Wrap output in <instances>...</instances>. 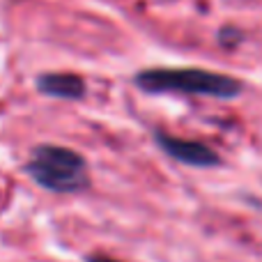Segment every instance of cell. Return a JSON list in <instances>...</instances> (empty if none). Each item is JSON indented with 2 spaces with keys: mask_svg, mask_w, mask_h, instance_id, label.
Wrapping results in <instances>:
<instances>
[{
  "mask_svg": "<svg viewBox=\"0 0 262 262\" xmlns=\"http://www.w3.org/2000/svg\"><path fill=\"white\" fill-rule=\"evenodd\" d=\"M136 85L147 92H184L230 99L242 92V83L205 69H145L136 76Z\"/></svg>",
  "mask_w": 262,
  "mask_h": 262,
  "instance_id": "1",
  "label": "cell"
},
{
  "mask_svg": "<svg viewBox=\"0 0 262 262\" xmlns=\"http://www.w3.org/2000/svg\"><path fill=\"white\" fill-rule=\"evenodd\" d=\"M28 172L39 186L55 193H74L88 186L85 159L58 145H39L28 161Z\"/></svg>",
  "mask_w": 262,
  "mask_h": 262,
  "instance_id": "2",
  "label": "cell"
},
{
  "mask_svg": "<svg viewBox=\"0 0 262 262\" xmlns=\"http://www.w3.org/2000/svg\"><path fill=\"white\" fill-rule=\"evenodd\" d=\"M157 140L172 159L182 163H189V166H216L219 163L216 152L198 140H182L166 134H157Z\"/></svg>",
  "mask_w": 262,
  "mask_h": 262,
  "instance_id": "3",
  "label": "cell"
},
{
  "mask_svg": "<svg viewBox=\"0 0 262 262\" xmlns=\"http://www.w3.org/2000/svg\"><path fill=\"white\" fill-rule=\"evenodd\" d=\"M39 90L51 97H60V99H78L85 92V83L83 78L74 76V74H44L39 76Z\"/></svg>",
  "mask_w": 262,
  "mask_h": 262,
  "instance_id": "4",
  "label": "cell"
},
{
  "mask_svg": "<svg viewBox=\"0 0 262 262\" xmlns=\"http://www.w3.org/2000/svg\"><path fill=\"white\" fill-rule=\"evenodd\" d=\"M88 262H118V260L106 258V255H92V258H88Z\"/></svg>",
  "mask_w": 262,
  "mask_h": 262,
  "instance_id": "5",
  "label": "cell"
}]
</instances>
